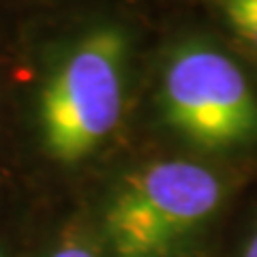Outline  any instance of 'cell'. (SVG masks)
Masks as SVG:
<instances>
[{
	"label": "cell",
	"mask_w": 257,
	"mask_h": 257,
	"mask_svg": "<svg viewBox=\"0 0 257 257\" xmlns=\"http://www.w3.org/2000/svg\"><path fill=\"white\" fill-rule=\"evenodd\" d=\"M0 257H5V255H3V253H0Z\"/></svg>",
	"instance_id": "cell-7"
},
{
	"label": "cell",
	"mask_w": 257,
	"mask_h": 257,
	"mask_svg": "<svg viewBox=\"0 0 257 257\" xmlns=\"http://www.w3.org/2000/svg\"><path fill=\"white\" fill-rule=\"evenodd\" d=\"M159 105L165 124L204 152L257 142V94L240 64L206 41H184L170 52Z\"/></svg>",
	"instance_id": "cell-3"
},
{
	"label": "cell",
	"mask_w": 257,
	"mask_h": 257,
	"mask_svg": "<svg viewBox=\"0 0 257 257\" xmlns=\"http://www.w3.org/2000/svg\"><path fill=\"white\" fill-rule=\"evenodd\" d=\"M242 257H257V231H255L251 238H248V242L244 244Z\"/></svg>",
	"instance_id": "cell-6"
},
{
	"label": "cell",
	"mask_w": 257,
	"mask_h": 257,
	"mask_svg": "<svg viewBox=\"0 0 257 257\" xmlns=\"http://www.w3.org/2000/svg\"><path fill=\"white\" fill-rule=\"evenodd\" d=\"M229 30L257 56V0H216Z\"/></svg>",
	"instance_id": "cell-4"
},
{
	"label": "cell",
	"mask_w": 257,
	"mask_h": 257,
	"mask_svg": "<svg viewBox=\"0 0 257 257\" xmlns=\"http://www.w3.org/2000/svg\"><path fill=\"white\" fill-rule=\"evenodd\" d=\"M128 37L116 24L79 39L52 71L39 101L47 152L60 163H77L118 126L124 107Z\"/></svg>",
	"instance_id": "cell-1"
},
{
	"label": "cell",
	"mask_w": 257,
	"mask_h": 257,
	"mask_svg": "<svg viewBox=\"0 0 257 257\" xmlns=\"http://www.w3.org/2000/svg\"><path fill=\"white\" fill-rule=\"evenodd\" d=\"M223 182L193 161H157L126 174L105 206V236L118 257H167L216 212Z\"/></svg>",
	"instance_id": "cell-2"
},
{
	"label": "cell",
	"mask_w": 257,
	"mask_h": 257,
	"mask_svg": "<svg viewBox=\"0 0 257 257\" xmlns=\"http://www.w3.org/2000/svg\"><path fill=\"white\" fill-rule=\"evenodd\" d=\"M50 257H99L94 246L82 236H67L62 238L58 246L54 248Z\"/></svg>",
	"instance_id": "cell-5"
}]
</instances>
